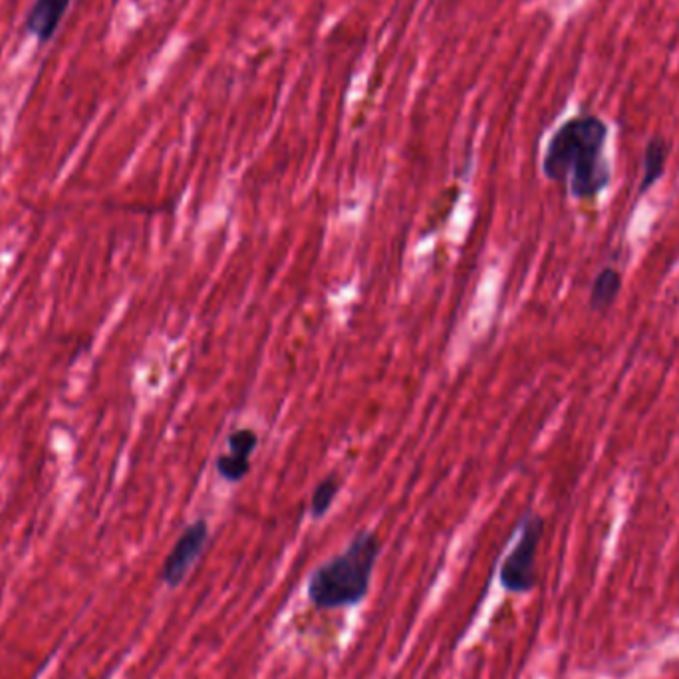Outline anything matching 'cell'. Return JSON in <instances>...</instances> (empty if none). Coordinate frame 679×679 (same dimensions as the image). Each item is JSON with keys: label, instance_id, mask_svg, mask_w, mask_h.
<instances>
[{"label": "cell", "instance_id": "6da1fadb", "mask_svg": "<svg viewBox=\"0 0 679 679\" xmlns=\"http://www.w3.org/2000/svg\"><path fill=\"white\" fill-rule=\"evenodd\" d=\"M608 124L598 115H576L554 132L543 157L544 178L566 185L570 197L590 201L610 188Z\"/></svg>", "mask_w": 679, "mask_h": 679}, {"label": "cell", "instance_id": "7a4b0ae2", "mask_svg": "<svg viewBox=\"0 0 679 679\" xmlns=\"http://www.w3.org/2000/svg\"><path fill=\"white\" fill-rule=\"evenodd\" d=\"M382 543L374 531L355 534L344 551L316 566L308 578V598L320 610L358 607L374 576Z\"/></svg>", "mask_w": 679, "mask_h": 679}, {"label": "cell", "instance_id": "3957f363", "mask_svg": "<svg viewBox=\"0 0 679 679\" xmlns=\"http://www.w3.org/2000/svg\"><path fill=\"white\" fill-rule=\"evenodd\" d=\"M543 534V517L536 512H527L517 544L512 546L511 553L507 554L499 570V580L507 592L524 595L533 590L536 585L534 565Z\"/></svg>", "mask_w": 679, "mask_h": 679}, {"label": "cell", "instance_id": "277c9868", "mask_svg": "<svg viewBox=\"0 0 679 679\" xmlns=\"http://www.w3.org/2000/svg\"><path fill=\"white\" fill-rule=\"evenodd\" d=\"M210 543V524L205 519H197L185 527V531L179 534L178 543L173 544L171 553L168 554L163 568H161V580L168 588H179L181 582L188 578L189 570L197 563L199 556L205 551Z\"/></svg>", "mask_w": 679, "mask_h": 679}, {"label": "cell", "instance_id": "5b68a950", "mask_svg": "<svg viewBox=\"0 0 679 679\" xmlns=\"http://www.w3.org/2000/svg\"><path fill=\"white\" fill-rule=\"evenodd\" d=\"M70 4L72 0H34L31 11L26 14L24 26L29 34L36 38V43L46 44L53 41Z\"/></svg>", "mask_w": 679, "mask_h": 679}, {"label": "cell", "instance_id": "8992f818", "mask_svg": "<svg viewBox=\"0 0 679 679\" xmlns=\"http://www.w3.org/2000/svg\"><path fill=\"white\" fill-rule=\"evenodd\" d=\"M622 284H624V276L618 269L614 267L600 269L596 272L595 281L590 286L588 308L596 314H607L622 293Z\"/></svg>", "mask_w": 679, "mask_h": 679}, {"label": "cell", "instance_id": "52a82bcc", "mask_svg": "<svg viewBox=\"0 0 679 679\" xmlns=\"http://www.w3.org/2000/svg\"><path fill=\"white\" fill-rule=\"evenodd\" d=\"M669 156V142L664 137L654 136L644 147V159H642V179L637 188V197L646 195L649 189L658 183L659 179L666 173V161Z\"/></svg>", "mask_w": 679, "mask_h": 679}, {"label": "cell", "instance_id": "ba28073f", "mask_svg": "<svg viewBox=\"0 0 679 679\" xmlns=\"http://www.w3.org/2000/svg\"><path fill=\"white\" fill-rule=\"evenodd\" d=\"M338 493H340V482L336 479V475H328L318 483L310 497V517L316 521L326 517L330 507L335 505Z\"/></svg>", "mask_w": 679, "mask_h": 679}, {"label": "cell", "instance_id": "9c48e42d", "mask_svg": "<svg viewBox=\"0 0 679 679\" xmlns=\"http://www.w3.org/2000/svg\"><path fill=\"white\" fill-rule=\"evenodd\" d=\"M215 469L219 473L220 477L227 483H239L249 475L251 471V460L241 457V455H235V453H223L215 461Z\"/></svg>", "mask_w": 679, "mask_h": 679}, {"label": "cell", "instance_id": "30bf717a", "mask_svg": "<svg viewBox=\"0 0 679 679\" xmlns=\"http://www.w3.org/2000/svg\"><path fill=\"white\" fill-rule=\"evenodd\" d=\"M257 445H259V435L251 428L235 429V431H230V435L227 438V448H229L230 453L241 455L247 460H251Z\"/></svg>", "mask_w": 679, "mask_h": 679}]
</instances>
